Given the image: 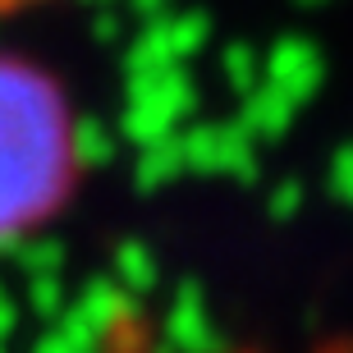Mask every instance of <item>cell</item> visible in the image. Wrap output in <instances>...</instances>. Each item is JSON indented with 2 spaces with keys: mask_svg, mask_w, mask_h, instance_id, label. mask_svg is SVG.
<instances>
[{
  "mask_svg": "<svg viewBox=\"0 0 353 353\" xmlns=\"http://www.w3.org/2000/svg\"><path fill=\"white\" fill-rule=\"evenodd\" d=\"M79 183V124L46 69L0 51V243L37 230Z\"/></svg>",
  "mask_w": 353,
  "mask_h": 353,
  "instance_id": "6da1fadb",
  "label": "cell"
},
{
  "mask_svg": "<svg viewBox=\"0 0 353 353\" xmlns=\"http://www.w3.org/2000/svg\"><path fill=\"white\" fill-rule=\"evenodd\" d=\"M23 5H37V0H0V14H10V10H23Z\"/></svg>",
  "mask_w": 353,
  "mask_h": 353,
  "instance_id": "7a4b0ae2",
  "label": "cell"
}]
</instances>
